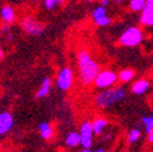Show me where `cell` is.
I'll return each instance as SVG.
<instances>
[{
	"label": "cell",
	"mask_w": 153,
	"mask_h": 152,
	"mask_svg": "<svg viewBox=\"0 0 153 152\" xmlns=\"http://www.w3.org/2000/svg\"><path fill=\"white\" fill-rule=\"evenodd\" d=\"M76 69H78V78L82 85L89 86L94 84L101 71V66L94 59L91 52L83 48L76 52Z\"/></svg>",
	"instance_id": "obj_1"
},
{
	"label": "cell",
	"mask_w": 153,
	"mask_h": 152,
	"mask_svg": "<svg viewBox=\"0 0 153 152\" xmlns=\"http://www.w3.org/2000/svg\"><path fill=\"white\" fill-rule=\"evenodd\" d=\"M126 89L124 86H113L109 89H103L95 94L94 96V105L99 110H107L118 102L123 101L126 98Z\"/></svg>",
	"instance_id": "obj_2"
},
{
	"label": "cell",
	"mask_w": 153,
	"mask_h": 152,
	"mask_svg": "<svg viewBox=\"0 0 153 152\" xmlns=\"http://www.w3.org/2000/svg\"><path fill=\"white\" fill-rule=\"evenodd\" d=\"M143 40V32L137 26H131L126 28L119 37V44L126 48H135Z\"/></svg>",
	"instance_id": "obj_3"
},
{
	"label": "cell",
	"mask_w": 153,
	"mask_h": 152,
	"mask_svg": "<svg viewBox=\"0 0 153 152\" xmlns=\"http://www.w3.org/2000/svg\"><path fill=\"white\" fill-rule=\"evenodd\" d=\"M118 80L119 79H118L117 72H114L113 69L105 68V69H101L100 73L97 74L96 79L94 82V85H95V88L103 90V89H109V88L116 86Z\"/></svg>",
	"instance_id": "obj_4"
},
{
	"label": "cell",
	"mask_w": 153,
	"mask_h": 152,
	"mask_svg": "<svg viewBox=\"0 0 153 152\" xmlns=\"http://www.w3.org/2000/svg\"><path fill=\"white\" fill-rule=\"evenodd\" d=\"M74 84V71L71 66H65L59 69L56 75V86L61 91H69Z\"/></svg>",
	"instance_id": "obj_5"
},
{
	"label": "cell",
	"mask_w": 153,
	"mask_h": 152,
	"mask_svg": "<svg viewBox=\"0 0 153 152\" xmlns=\"http://www.w3.org/2000/svg\"><path fill=\"white\" fill-rule=\"evenodd\" d=\"M21 28L23 29L25 33L32 37H39L43 34L45 26L42 21H39L36 17L32 15H27L21 20Z\"/></svg>",
	"instance_id": "obj_6"
},
{
	"label": "cell",
	"mask_w": 153,
	"mask_h": 152,
	"mask_svg": "<svg viewBox=\"0 0 153 152\" xmlns=\"http://www.w3.org/2000/svg\"><path fill=\"white\" fill-rule=\"evenodd\" d=\"M79 135H80L82 148H91L94 145V138H95V131H94L91 121H84L80 124Z\"/></svg>",
	"instance_id": "obj_7"
},
{
	"label": "cell",
	"mask_w": 153,
	"mask_h": 152,
	"mask_svg": "<svg viewBox=\"0 0 153 152\" xmlns=\"http://www.w3.org/2000/svg\"><path fill=\"white\" fill-rule=\"evenodd\" d=\"M15 118L9 111H0V138L7 135L13 129Z\"/></svg>",
	"instance_id": "obj_8"
},
{
	"label": "cell",
	"mask_w": 153,
	"mask_h": 152,
	"mask_svg": "<svg viewBox=\"0 0 153 152\" xmlns=\"http://www.w3.org/2000/svg\"><path fill=\"white\" fill-rule=\"evenodd\" d=\"M149 86H151V82L146 78H141V79H137L136 82H134L132 85H131V92L134 95H137V96H141V95H145L148 90H149Z\"/></svg>",
	"instance_id": "obj_9"
},
{
	"label": "cell",
	"mask_w": 153,
	"mask_h": 152,
	"mask_svg": "<svg viewBox=\"0 0 153 152\" xmlns=\"http://www.w3.org/2000/svg\"><path fill=\"white\" fill-rule=\"evenodd\" d=\"M91 123H92V128H94V131H95V135L101 136V135L103 134L105 129L108 127L109 121H108L106 117L97 116V117H95V118L91 121Z\"/></svg>",
	"instance_id": "obj_10"
},
{
	"label": "cell",
	"mask_w": 153,
	"mask_h": 152,
	"mask_svg": "<svg viewBox=\"0 0 153 152\" xmlns=\"http://www.w3.org/2000/svg\"><path fill=\"white\" fill-rule=\"evenodd\" d=\"M51 88H52V79L50 77H45L42 80L39 88H38V90H36V94H35L36 99H44V98H46L48 95L50 94V91H51Z\"/></svg>",
	"instance_id": "obj_11"
},
{
	"label": "cell",
	"mask_w": 153,
	"mask_h": 152,
	"mask_svg": "<svg viewBox=\"0 0 153 152\" xmlns=\"http://www.w3.org/2000/svg\"><path fill=\"white\" fill-rule=\"evenodd\" d=\"M38 131H39L40 136L46 141L51 140L53 138V135H55L53 127H52V124L50 122H42L39 125H38Z\"/></svg>",
	"instance_id": "obj_12"
},
{
	"label": "cell",
	"mask_w": 153,
	"mask_h": 152,
	"mask_svg": "<svg viewBox=\"0 0 153 152\" xmlns=\"http://www.w3.org/2000/svg\"><path fill=\"white\" fill-rule=\"evenodd\" d=\"M140 25L146 28L153 27V7H145L140 12Z\"/></svg>",
	"instance_id": "obj_13"
},
{
	"label": "cell",
	"mask_w": 153,
	"mask_h": 152,
	"mask_svg": "<svg viewBox=\"0 0 153 152\" xmlns=\"http://www.w3.org/2000/svg\"><path fill=\"white\" fill-rule=\"evenodd\" d=\"M0 17L7 25L13 23L16 20V11L11 5H4L0 10Z\"/></svg>",
	"instance_id": "obj_14"
},
{
	"label": "cell",
	"mask_w": 153,
	"mask_h": 152,
	"mask_svg": "<svg viewBox=\"0 0 153 152\" xmlns=\"http://www.w3.org/2000/svg\"><path fill=\"white\" fill-rule=\"evenodd\" d=\"M65 144H66V146L69 147V148L78 147V146L80 145V135H79V131H69L68 134L66 135Z\"/></svg>",
	"instance_id": "obj_15"
},
{
	"label": "cell",
	"mask_w": 153,
	"mask_h": 152,
	"mask_svg": "<svg viewBox=\"0 0 153 152\" xmlns=\"http://www.w3.org/2000/svg\"><path fill=\"white\" fill-rule=\"evenodd\" d=\"M134 77H135V71L131 69V68H123L118 73V79L123 84H126V83L131 82L134 79Z\"/></svg>",
	"instance_id": "obj_16"
},
{
	"label": "cell",
	"mask_w": 153,
	"mask_h": 152,
	"mask_svg": "<svg viewBox=\"0 0 153 152\" xmlns=\"http://www.w3.org/2000/svg\"><path fill=\"white\" fill-rule=\"evenodd\" d=\"M141 135H142V133L139 128H132L129 130V133L126 134V142L128 145H134V144H136L139 142V140L141 139Z\"/></svg>",
	"instance_id": "obj_17"
},
{
	"label": "cell",
	"mask_w": 153,
	"mask_h": 152,
	"mask_svg": "<svg viewBox=\"0 0 153 152\" xmlns=\"http://www.w3.org/2000/svg\"><path fill=\"white\" fill-rule=\"evenodd\" d=\"M146 6V0H129V10L132 12H141Z\"/></svg>",
	"instance_id": "obj_18"
},
{
	"label": "cell",
	"mask_w": 153,
	"mask_h": 152,
	"mask_svg": "<svg viewBox=\"0 0 153 152\" xmlns=\"http://www.w3.org/2000/svg\"><path fill=\"white\" fill-rule=\"evenodd\" d=\"M105 16H107V9H106V6H102V5L96 6L91 12V17H92L94 22H96L97 20H100V18H102Z\"/></svg>",
	"instance_id": "obj_19"
},
{
	"label": "cell",
	"mask_w": 153,
	"mask_h": 152,
	"mask_svg": "<svg viewBox=\"0 0 153 152\" xmlns=\"http://www.w3.org/2000/svg\"><path fill=\"white\" fill-rule=\"evenodd\" d=\"M141 123L143 125L145 133L146 135L149 134V133L153 130V115H148V116H143L141 118Z\"/></svg>",
	"instance_id": "obj_20"
},
{
	"label": "cell",
	"mask_w": 153,
	"mask_h": 152,
	"mask_svg": "<svg viewBox=\"0 0 153 152\" xmlns=\"http://www.w3.org/2000/svg\"><path fill=\"white\" fill-rule=\"evenodd\" d=\"M65 3V0H44V6L48 10H53L56 6H59Z\"/></svg>",
	"instance_id": "obj_21"
},
{
	"label": "cell",
	"mask_w": 153,
	"mask_h": 152,
	"mask_svg": "<svg viewBox=\"0 0 153 152\" xmlns=\"http://www.w3.org/2000/svg\"><path fill=\"white\" fill-rule=\"evenodd\" d=\"M111 23H112V18L108 15L102 17V18H100V20H97L96 22H95V25H96L97 27H108Z\"/></svg>",
	"instance_id": "obj_22"
},
{
	"label": "cell",
	"mask_w": 153,
	"mask_h": 152,
	"mask_svg": "<svg viewBox=\"0 0 153 152\" xmlns=\"http://www.w3.org/2000/svg\"><path fill=\"white\" fill-rule=\"evenodd\" d=\"M101 139H102V141H105V142H107V141H111L112 139H113V133L112 131H103V134L101 135Z\"/></svg>",
	"instance_id": "obj_23"
},
{
	"label": "cell",
	"mask_w": 153,
	"mask_h": 152,
	"mask_svg": "<svg viewBox=\"0 0 153 152\" xmlns=\"http://www.w3.org/2000/svg\"><path fill=\"white\" fill-rule=\"evenodd\" d=\"M80 152H107V150H106V148H102V147L95 148V150H91V148H83V150H80Z\"/></svg>",
	"instance_id": "obj_24"
},
{
	"label": "cell",
	"mask_w": 153,
	"mask_h": 152,
	"mask_svg": "<svg viewBox=\"0 0 153 152\" xmlns=\"http://www.w3.org/2000/svg\"><path fill=\"white\" fill-rule=\"evenodd\" d=\"M147 141L149 144H153V130L149 133V134H147Z\"/></svg>",
	"instance_id": "obj_25"
},
{
	"label": "cell",
	"mask_w": 153,
	"mask_h": 152,
	"mask_svg": "<svg viewBox=\"0 0 153 152\" xmlns=\"http://www.w3.org/2000/svg\"><path fill=\"white\" fill-rule=\"evenodd\" d=\"M112 1V0H100V5H102V6H108L109 5V3Z\"/></svg>",
	"instance_id": "obj_26"
},
{
	"label": "cell",
	"mask_w": 153,
	"mask_h": 152,
	"mask_svg": "<svg viewBox=\"0 0 153 152\" xmlns=\"http://www.w3.org/2000/svg\"><path fill=\"white\" fill-rule=\"evenodd\" d=\"M112 3L116 4V5H122L125 3V0H112Z\"/></svg>",
	"instance_id": "obj_27"
},
{
	"label": "cell",
	"mask_w": 153,
	"mask_h": 152,
	"mask_svg": "<svg viewBox=\"0 0 153 152\" xmlns=\"http://www.w3.org/2000/svg\"><path fill=\"white\" fill-rule=\"evenodd\" d=\"M145 7H153V0H146V6Z\"/></svg>",
	"instance_id": "obj_28"
},
{
	"label": "cell",
	"mask_w": 153,
	"mask_h": 152,
	"mask_svg": "<svg viewBox=\"0 0 153 152\" xmlns=\"http://www.w3.org/2000/svg\"><path fill=\"white\" fill-rule=\"evenodd\" d=\"M4 55H5V52H4V49L0 46V61H1L3 59H4Z\"/></svg>",
	"instance_id": "obj_29"
},
{
	"label": "cell",
	"mask_w": 153,
	"mask_h": 152,
	"mask_svg": "<svg viewBox=\"0 0 153 152\" xmlns=\"http://www.w3.org/2000/svg\"><path fill=\"white\" fill-rule=\"evenodd\" d=\"M84 1H86V3H92V1H95V0H84Z\"/></svg>",
	"instance_id": "obj_30"
},
{
	"label": "cell",
	"mask_w": 153,
	"mask_h": 152,
	"mask_svg": "<svg viewBox=\"0 0 153 152\" xmlns=\"http://www.w3.org/2000/svg\"><path fill=\"white\" fill-rule=\"evenodd\" d=\"M33 1H35V3H36V1H40V0H33Z\"/></svg>",
	"instance_id": "obj_31"
}]
</instances>
